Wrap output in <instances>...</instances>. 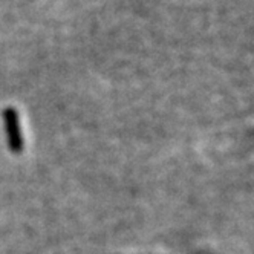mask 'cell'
Wrapping results in <instances>:
<instances>
[]
</instances>
